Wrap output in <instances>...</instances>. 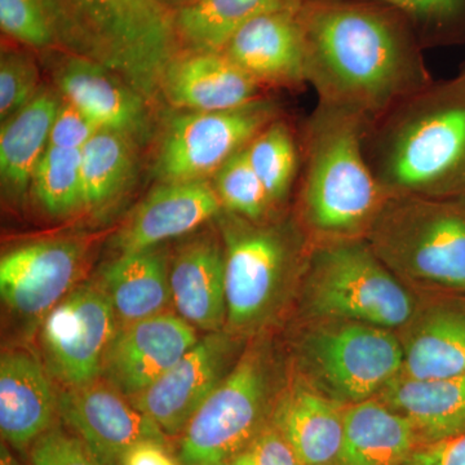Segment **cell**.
<instances>
[{"mask_svg": "<svg viewBox=\"0 0 465 465\" xmlns=\"http://www.w3.org/2000/svg\"><path fill=\"white\" fill-rule=\"evenodd\" d=\"M307 78L333 106L378 110L410 90L415 54L388 12L348 0H305Z\"/></svg>", "mask_w": 465, "mask_h": 465, "instance_id": "cell-1", "label": "cell"}, {"mask_svg": "<svg viewBox=\"0 0 465 465\" xmlns=\"http://www.w3.org/2000/svg\"><path fill=\"white\" fill-rule=\"evenodd\" d=\"M58 47L108 67L150 101L182 54L174 9L159 0H47Z\"/></svg>", "mask_w": 465, "mask_h": 465, "instance_id": "cell-2", "label": "cell"}, {"mask_svg": "<svg viewBox=\"0 0 465 465\" xmlns=\"http://www.w3.org/2000/svg\"><path fill=\"white\" fill-rule=\"evenodd\" d=\"M313 134L305 213L318 231H354L374 213L381 197L363 158L357 112L332 106L318 119Z\"/></svg>", "mask_w": 465, "mask_h": 465, "instance_id": "cell-3", "label": "cell"}, {"mask_svg": "<svg viewBox=\"0 0 465 465\" xmlns=\"http://www.w3.org/2000/svg\"><path fill=\"white\" fill-rule=\"evenodd\" d=\"M311 302L323 316L391 329L406 323L414 304L396 278L356 243L327 247L316 256Z\"/></svg>", "mask_w": 465, "mask_h": 465, "instance_id": "cell-4", "label": "cell"}, {"mask_svg": "<svg viewBox=\"0 0 465 465\" xmlns=\"http://www.w3.org/2000/svg\"><path fill=\"white\" fill-rule=\"evenodd\" d=\"M385 176L406 191L465 185V82L458 79L400 128Z\"/></svg>", "mask_w": 465, "mask_h": 465, "instance_id": "cell-5", "label": "cell"}, {"mask_svg": "<svg viewBox=\"0 0 465 465\" xmlns=\"http://www.w3.org/2000/svg\"><path fill=\"white\" fill-rule=\"evenodd\" d=\"M265 391L262 360L247 354L180 434L177 465H232L264 428Z\"/></svg>", "mask_w": 465, "mask_h": 465, "instance_id": "cell-6", "label": "cell"}, {"mask_svg": "<svg viewBox=\"0 0 465 465\" xmlns=\"http://www.w3.org/2000/svg\"><path fill=\"white\" fill-rule=\"evenodd\" d=\"M274 110L253 103L224 112H192L170 122L159 145L155 173L162 183L206 180L266 125Z\"/></svg>", "mask_w": 465, "mask_h": 465, "instance_id": "cell-7", "label": "cell"}, {"mask_svg": "<svg viewBox=\"0 0 465 465\" xmlns=\"http://www.w3.org/2000/svg\"><path fill=\"white\" fill-rule=\"evenodd\" d=\"M119 322L101 283H85L45 316L42 345L52 374L66 387L103 376L106 354Z\"/></svg>", "mask_w": 465, "mask_h": 465, "instance_id": "cell-8", "label": "cell"}, {"mask_svg": "<svg viewBox=\"0 0 465 465\" xmlns=\"http://www.w3.org/2000/svg\"><path fill=\"white\" fill-rule=\"evenodd\" d=\"M318 375L341 399L363 402L402 370L405 351L387 329L351 323L320 332L309 341Z\"/></svg>", "mask_w": 465, "mask_h": 465, "instance_id": "cell-9", "label": "cell"}, {"mask_svg": "<svg viewBox=\"0 0 465 465\" xmlns=\"http://www.w3.org/2000/svg\"><path fill=\"white\" fill-rule=\"evenodd\" d=\"M57 412L70 432L105 465H121L139 443L166 445L161 428L106 381L66 387L58 396Z\"/></svg>", "mask_w": 465, "mask_h": 465, "instance_id": "cell-10", "label": "cell"}, {"mask_svg": "<svg viewBox=\"0 0 465 465\" xmlns=\"http://www.w3.org/2000/svg\"><path fill=\"white\" fill-rule=\"evenodd\" d=\"M198 341L195 327L166 312L119 326L104 363V381L134 399L173 369Z\"/></svg>", "mask_w": 465, "mask_h": 465, "instance_id": "cell-11", "label": "cell"}, {"mask_svg": "<svg viewBox=\"0 0 465 465\" xmlns=\"http://www.w3.org/2000/svg\"><path fill=\"white\" fill-rule=\"evenodd\" d=\"M84 260L85 246L75 240L36 242L9 251L0 260L3 302L23 316H47L69 295Z\"/></svg>", "mask_w": 465, "mask_h": 465, "instance_id": "cell-12", "label": "cell"}, {"mask_svg": "<svg viewBox=\"0 0 465 465\" xmlns=\"http://www.w3.org/2000/svg\"><path fill=\"white\" fill-rule=\"evenodd\" d=\"M228 339L219 332L210 333L131 402L166 436H179L228 375Z\"/></svg>", "mask_w": 465, "mask_h": 465, "instance_id": "cell-13", "label": "cell"}, {"mask_svg": "<svg viewBox=\"0 0 465 465\" xmlns=\"http://www.w3.org/2000/svg\"><path fill=\"white\" fill-rule=\"evenodd\" d=\"M226 320L234 327L252 324L268 311L280 287L286 246L265 229L225 232Z\"/></svg>", "mask_w": 465, "mask_h": 465, "instance_id": "cell-14", "label": "cell"}, {"mask_svg": "<svg viewBox=\"0 0 465 465\" xmlns=\"http://www.w3.org/2000/svg\"><path fill=\"white\" fill-rule=\"evenodd\" d=\"M222 202L207 180L162 183L146 195L114 237L121 253L155 249L182 237L219 213Z\"/></svg>", "mask_w": 465, "mask_h": 465, "instance_id": "cell-15", "label": "cell"}, {"mask_svg": "<svg viewBox=\"0 0 465 465\" xmlns=\"http://www.w3.org/2000/svg\"><path fill=\"white\" fill-rule=\"evenodd\" d=\"M56 84L65 100L101 130L114 131L131 140L145 133L149 101L108 67L70 54L57 67Z\"/></svg>", "mask_w": 465, "mask_h": 465, "instance_id": "cell-16", "label": "cell"}, {"mask_svg": "<svg viewBox=\"0 0 465 465\" xmlns=\"http://www.w3.org/2000/svg\"><path fill=\"white\" fill-rule=\"evenodd\" d=\"M300 8L253 18L222 52L259 84H298L307 78V41Z\"/></svg>", "mask_w": 465, "mask_h": 465, "instance_id": "cell-17", "label": "cell"}, {"mask_svg": "<svg viewBox=\"0 0 465 465\" xmlns=\"http://www.w3.org/2000/svg\"><path fill=\"white\" fill-rule=\"evenodd\" d=\"M259 85L224 52L188 51L171 61L161 92L176 108L224 112L253 103Z\"/></svg>", "mask_w": 465, "mask_h": 465, "instance_id": "cell-18", "label": "cell"}, {"mask_svg": "<svg viewBox=\"0 0 465 465\" xmlns=\"http://www.w3.org/2000/svg\"><path fill=\"white\" fill-rule=\"evenodd\" d=\"M57 399L45 366L23 351H5L0 361V432L3 442L30 449L54 425Z\"/></svg>", "mask_w": 465, "mask_h": 465, "instance_id": "cell-19", "label": "cell"}, {"mask_svg": "<svg viewBox=\"0 0 465 465\" xmlns=\"http://www.w3.org/2000/svg\"><path fill=\"white\" fill-rule=\"evenodd\" d=\"M391 238L416 275L465 291L464 213L449 208L424 211Z\"/></svg>", "mask_w": 465, "mask_h": 465, "instance_id": "cell-20", "label": "cell"}, {"mask_svg": "<svg viewBox=\"0 0 465 465\" xmlns=\"http://www.w3.org/2000/svg\"><path fill=\"white\" fill-rule=\"evenodd\" d=\"M171 299L195 329L216 332L225 322V253L210 238L183 246L170 266Z\"/></svg>", "mask_w": 465, "mask_h": 465, "instance_id": "cell-21", "label": "cell"}, {"mask_svg": "<svg viewBox=\"0 0 465 465\" xmlns=\"http://www.w3.org/2000/svg\"><path fill=\"white\" fill-rule=\"evenodd\" d=\"M101 286L119 326L164 313L171 299L170 269L161 250L121 253L101 272Z\"/></svg>", "mask_w": 465, "mask_h": 465, "instance_id": "cell-22", "label": "cell"}, {"mask_svg": "<svg viewBox=\"0 0 465 465\" xmlns=\"http://www.w3.org/2000/svg\"><path fill=\"white\" fill-rule=\"evenodd\" d=\"M416 437L405 416L372 401L358 402L344 412L338 465H406Z\"/></svg>", "mask_w": 465, "mask_h": 465, "instance_id": "cell-23", "label": "cell"}, {"mask_svg": "<svg viewBox=\"0 0 465 465\" xmlns=\"http://www.w3.org/2000/svg\"><path fill=\"white\" fill-rule=\"evenodd\" d=\"M385 400L427 443L465 433V375L419 381L394 378Z\"/></svg>", "mask_w": 465, "mask_h": 465, "instance_id": "cell-24", "label": "cell"}, {"mask_svg": "<svg viewBox=\"0 0 465 465\" xmlns=\"http://www.w3.org/2000/svg\"><path fill=\"white\" fill-rule=\"evenodd\" d=\"M273 425L302 465H338L344 437V414L308 390L284 397Z\"/></svg>", "mask_w": 465, "mask_h": 465, "instance_id": "cell-25", "label": "cell"}, {"mask_svg": "<svg viewBox=\"0 0 465 465\" xmlns=\"http://www.w3.org/2000/svg\"><path fill=\"white\" fill-rule=\"evenodd\" d=\"M61 104L56 94L42 91L3 122L0 174L9 191L21 194L32 185L34 173L50 145L52 125Z\"/></svg>", "mask_w": 465, "mask_h": 465, "instance_id": "cell-26", "label": "cell"}, {"mask_svg": "<svg viewBox=\"0 0 465 465\" xmlns=\"http://www.w3.org/2000/svg\"><path fill=\"white\" fill-rule=\"evenodd\" d=\"M305 0H188L174 8V27L192 52H222L232 35L253 18L302 7Z\"/></svg>", "mask_w": 465, "mask_h": 465, "instance_id": "cell-27", "label": "cell"}, {"mask_svg": "<svg viewBox=\"0 0 465 465\" xmlns=\"http://www.w3.org/2000/svg\"><path fill=\"white\" fill-rule=\"evenodd\" d=\"M402 370L419 381L465 375V314L440 312L428 318L406 349Z\"/></svg>", "mask_w": 465, "mask_h": 465, "instance_id": "cell-28", "label": "cell"}, {"mask_svg": "<svg viewBox=\"0 0 465 465\" xmlns=\"http://www.w3.org/2000/svg\"><path fill=\"white\" fill-rule=\"evenodd\" d=\"M134 140L100 130L82 149L84 207L99 210L115 201L130 185L136 170Z\"/></svg>", "mask_w": 465, "mask_h": 465, "instance_id": "cell-29", "label": "cell"}, {"mask_svg": "<svg viewBox=\"0 0 465 465\" xmlns=\"http://www.w3.org/2000/svg\"><path fill=\"white\" fill-rule=\"evenodd\" d=\"M32 186L52 216H67L84 207L82 150L48 145L34 173Z\"/></svg>", "mask_w": 465, "mask_h": 465, "instance_id": "cell-30", "label": "cell"}, {"mask_svg": "<svg viewBox=\"0 0 465 465\" xmlns=\"http://www.w3.org/2000/svg\"><path fill=\"white\" fill-rule=\"evenodd\" d=\"M246 148L251 166L265 186L272 203L283 200L292 185L298 163L295 143L286 125H266Z\"/></svg>", "mask_w": 465, "mask_h": 465, "instance_id": "cell-31", "label": "cell"}, {"mask_svg": "<svg viewBox=\"0 0 465 465\" xmlns=\"http://www.w3.org/2000/svg\"><path fill=\"white\" fill-rule=\"evenodd\" d=\"M213 188L223 207L247 219H260L272 204L265 186L251 166L247 148L235 153L219 168Z\"/></svg>", "mask_w": 465, "mask_h": 465, "instance_id": "cell-32", "label": "cell"}, {"mask_svg": "<svg viewBox=\"0 0 465 465\" xmlns=\"http://www.w3.org/2000/svg\"><path fill=\"white\" fill-rule=\"evenodd\" d=\"M3 33L33 50L58 47L47 0H0Z\"/></svg>", "mask_w": 465, "mask_h": 465, "instance_id": "cell-33", "label": "cell"}, {"mask_svg": "<svg viewBox=\"0 0 465 465\" xmlns=\"http://www.w3.org/2000/svg\"><path fill=\"white\" fill-rule=\"evenodd\" d=\"M35 61L24 52H3L0 61V118L2 122L23 109L39 94Z\"/></svg>", "mask_w": 465, "mask_h": 465, "instance_id": "cell-34", "label": "cell"}, {"mask_svg": "<svg viewBox=\"0 0 465 465\" xmlns=\"http://www.w3.org/2000/svg\"><path fill=\"white\" fill-rule=\"evenodd\" d=\"M443 38L465 35V0H381Z\"/></svg>", "mask_w": 465, "mask_h": 465, "instance_id": "cell-35", "label": "cell"}, {"mask_svg": "<svg viewBox=\"0 0 465 465\" xmlns=\"http://www.w3.org/2000/svg\"><path fill=\"white\" fill-rule=\"evenodd\" d=\"M30 465H105L75 434L51 428L29 449Z\"/></svg>", "mask_w": 465, "mask_h": 465, "instance_id": "cell-36", "label": "cell"}, {"mask_svg": "<svg viewBox=\"0 0 465 465\" xmlns=\"http://www.w3.org/2000/svg\"><path fill=\"white\" fill-rule=\"evenodd\" d=\"M232 465H302L274 425L262 428Z\"/></svg>", "mask_w": 465, "mask_h": 465, "instance_id": "cell-37", "label": "cell"}, {"mask_svg": "<svg viewBox=\"0 0 465 465\" xmlns=\"http://www.w3.org/2000/svg\"><path fill=\"white\" fill-rule=\"evenodd\" d=\"M100 130L81 109L64 100L52 125L50 145L82 150Z\"/></svg>", "mask_w": 465, "mask_h": 465, "instance_id": "cell-38", "label": "cell"}, {"mask_svg": "<svg viewBox=\"0 0 465 465\" xmlns=\"http://www.w3.org/2000/svg\"><path fill=\"white\" fill-rule=\"evenodd\" d=\"M406 465H465V433L414 450Z\"/></svg>", "mask_w": 465, "mask_h": 465, "instance_id": "cell-39", "label": "cell"}, {"mask_svg": "<svg viewBox=\"0 0 465 465\" xmlns=\"http://www.w3.org/2000/svg\"><path fill=\"white\" fill-rule=\"evenodd\" d=\"M121 465H177L167 454L163 443L143 442L124 455Z\"/></svg>", "mask_w": 465, "mask_h": 465, "instance_id": "cell-40", "label": "cell"}, {"mask_svg": "<svg viewBox=\"0 0 465 465\" xmlns=\"http://www.w3.org/2000/svg\"><path fill=\"white\" fill-rule=\"evenodd\" d=\"M0 465H23L14 457L11 449L5 445V442H3L2 448H0Z\"/></svg>", "mask_w": 465, "mask_h": 465, "instance_id": "cell-41", "label": "cell"}, {"mask_svg": "<svg viewBox=\"0 0 465 465\" xmlns=\"http://www.w3.org/2000/svg\"><path fill=\"white\" fill-rule=\"evenodd\" d=\"M159 2L164 3V5H170L171 3H176L177 7H179L180 5H183V3L188 2V0H159ZM173 8V7H171Z\"/></svg>", "mask_w": 465, "mask_h": 465, "instance_id": "cell-42", "label": "cell"}, {"mask_svg": "<svg viewBox=\"0 0 465 465\" xmlns=\"http://www.w3.org/2000/svg\"><path fill=\"white\" fill-rule=\"evenodd\" d=\"M459 79H461V81H464V82H465V69H464V72H463V73H461V74H460V78H459Z\"/></svg>", "mask_w": 465, "mask_h": 465, "instance_id": "cell-43", "label": "cell"}]
</instances>
